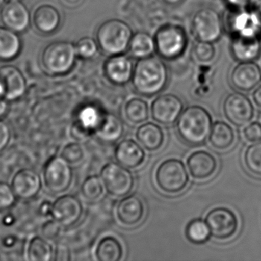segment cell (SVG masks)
Wrapping results in <instances>:
<instances>
[{"label":"cell","instance_id":"6da1fadb","mask_svg":"<svg viewBox=\"0 0 261 261\" xmlns=\"http://www.w3.org/2000/svg\"><path fill=\"white\" fill-rule=\"evenodd\" d=\"M169 81L167 66L155 56L138 59L134 65L132 85L137 94L151 97L164 90Z\"/></svg>","mask_w":261,"mask_h":261},{"label":"cell","instance_id":"7a4b0ae2","mask_svg":"<svg viewBox=\"0 0 261 261\" xmlns=\"http://www.w3.org/2000/svg\"><path fill=\"white\" fill-rule=\"evenodd\" d=\"M213 121L207 110L198 105H192L183 110L176 121L178 137L186 144L199 146L210 135Z\"/></svg>","mask_w":261,"mask_h":261},{"label":"cell","instance_id":"3957f363","mask_svg":"<svg viewBox=\"0 0 261 261\" xmlns=\"http://www.w3.org/2000/svg\"><path fill=\"white\" fill-rule=\"evenodd\" d=\"M133 35L132 29L124 21L111 19L99 25L96 40L103 53L116 56L127 51Z\"/></svg>","mask_w":261,"mask_h":261},{"label":"cell","instance_id":"277c9868","mask_svg":"<svg viewBox=\"0 0 261 261\" xmlns=\"http://www.w3.org/2000/svg\"><path fill=\"white\" fill-rule=\"evenodd\" d=\"M77 57L75 45L72 42L57 41L44 48L41 55V63L47 72L60 75L72 69Z\"/></svg>","mask_w":261,"mask_h":261},{"label":"cell","instance_id":"5b68a950","mask_svg":"<svg viewBox=\"0 0 261 261\" xmlns=\"http://www.w3.org/2000/svg\"><path fill=\"white\" fill-rule=\"evenodd\" d=\"M155 181L162 192L169 195H176L184 191L189 185V172L181 160L167 159L157 166Z\"/></svg>","mask_w":261,"mask_h":261},{"label":"cell","instance_id":"8992f818","mask_svg":"<svg viewBox=\"0 0 261 261\" xmlns=\"http://www.w3.org/2000/svg\"><path fill=\"white\" fill-rule=\"evenodd\" d=\"M155 51L162 59L175 60L181 57L188 45V37L184 29L174 24L160 27L155 36Z\"/></svg>","mask_w":261,"mask_h":261},{"label":"cell","instance_id":"52a82bcc","mask_svg":"<svg viewBox=\"0 0 261 261\" xmlns=\"http://www.w3.org/2000/svg\"><path fill=\"white\" fill-rule=\"evenodd\" d=\"M100 178L110 195L123 198L130 194L135 186L131 171L119 163H110L100 171Z\"/></svg>","mask_w":261,"mask_h":261},{"label":"cell","instance_id":"ba28073f","mask_svg":"<svg viewBox=\"0 0 261 261\" xmlns=\"http://www.w3.org/2000/svg\"><path fill=\"white\" fill-rule=\"evenodd\" d=\"M191 27L197 40L212 43L221 39L224 30L221 16L212 8L201 9L197 11L192 17Z\"/></svg>","mask_w":261,"mask_h":261},{"label":"cell","instance_id":"9c48e42d","mask_svg":"<svg viewBox=\"0 0 261 261\" xmlns=\"http://www.w3.org/2000/svg\"><path fill=\"white\" fill-rule=\"evenodd\" d=\"M204 221L208 226L211 236L218 241L233 238L239 227L236 214L225 207H217L209 211Z\"/></svg>","mask_w":261,"mask_h":261},{"label":"cell","instance_id":"30bf717a","mask_svg":"<svg viewBox=\"0 0 261 261\" xmlns=\"http://www.w3.org/2000/svg\"><path fill=\"white\" fill-rule=\"evenodd\" d=\"M43 179L47 189L54 194L66 192L73 180V171L62 156H54L48 160L43 172Z\"/></svg>","mask_w":261,"mask_h":261},{"label":"cell","instance_id":"8fae6325","mask_svg":"<svg viewBox=\"0 0 261 261\" xmlns=\"http://www.w3.org/2000/svg\"><path fill=\"white\" fill-rule=\"evenodd\" d=\"M224 117L233 126L242 127L248 124L254 117V108L251 100L242 93L229 94L223 102Z\"/></svg>","mask_w":261,"mask_h":261},{"label":"cell","instance_id":"7c38bea8","mask_svg":"<svg viewBox=\"0 0 261 261\" xmlns=\"http://www.w3.org/2000/svg\"><path fill=\"white\" fill-rule=\"evenodd\" d=\"M184 110V103L178 96L172 94L158 96L151 105V116L156 123L171 126L178 120Z\"/></svg>","mask_w":261,"mask_h":261},{"label":"cell","instance_id":"4fadbf2b","mask_svg":"<svg viewBox=\"0 0 261 261\" xmlns=\"http://www.w3.org/2000/svg\"><path fill=\"white\" fill-rule=\"evenodd\" d=\"M83 213L82 202L74 195L59 197L48 208L53 219L63 226H71L80 220Z\"/></svg>","mask_w":261,"mask_h":261},{"label":"cell","instance_id":"5bb4252c","mask_svg":"<svg viewBox=\"0 0 261 261\" xmlns=\"http://www.w3.org/2000/svg\"><path fill=\"white\" fill-rule=\"evenodd\" d=\"M0 19L4 27L17 33H23L30 27L32 16L20 0L8 1L0 10Z\"/></svg>","mask_w":261,"mask_h":261},{"label":"cell","instance_id":"9a60e30c","mask_svg":"<svg viewBox=\"0 0 261 261\" xmlns=\"http://www.w3.org/2000/svg\"><path fill=\"white\" fill-rule=\"evenodd\" d=\"M232 86L240 91L250 92L261 82V68L253 62H239L230 74Z\"/></svg>","mask_w":261,"mask_h":261},{"label":"cell","instance_id":"2e32d148","mask_svg":"<svg viewBox=\"0 0 261 261\" xmlns=\"http://www.w3.org/2000/svg\"><path fill=\"white\" fill-rule=\"evenodd\" d=\"M134 65L131 57L126 55L111 56L105 62V74L111 83L122 86L132 80Z\"/></svg>","mask_w":261,"mask_h":261},{"label":"cell","instance_id":"e0dca14e","mask_svg":"<svg viewBox=\"0 0 261 261\" xmlns=\"http://www.w3.org/2000/svg\"><path fill=\"white\" fill-rule=\"evenodd\" d=\"M40 175L33 169H21L12 180V188L17 198L30 200L34 198L42 189Z\"/></svg>","mask_w":261,"mask_h":261},{"label":"cell","instance_id":"ac0fdd59","mask_svg":"<svg viewBox=\"0 0 261 261\" xmlns=\"http://www.w3.org/2000/svg\"><path fill=\"white\" fill-rule=\"evenodd\" d=\"M117 219L123 225L133 227L141 222L145 215L143 200L138 195L123 197L116 210Z\"/></svg>","mask_w":261,"mask_h":261},{"label":"cell","instance_id":"d6986e66","mask_svg":"<svg viewBox=\"0 0 261 261\" xmlns=\"http://www.w3.org/2000/svg\"><path fill=\"white\" fill-rule=\"evenodd\" d=\"M259 18L247 9L233 10L227 16V25L234 36H257Z\"/></svg>","mask_w":261,"mask_h":261},{"label":"cell","instance_id":"ffe728a7","mask_svg":"<svg viewBox=\"0 0 261 261\" xmlns=\"http://www.w3.org/2000/svg\"><path fill=\"white\" fill-rule=\"evenodd\" d=\"M188 169L191 176L196 180L211 178L216 172L218 162L211 152L198 150L192 152L187 159Z\"/></svg>","mask_w":261,"mask_h":261},{"label":"cell","instance_id":"44dd1931","mask_svg":"<svg viewBox=\"0 0 261 261\" xmlns=\"http://www.w3.org/2000/svg\"><path fill=\"white\" fill-rule=\"evenodd\" d=\"M114 156L117 163L129 169L140 167L146 160V152L133 139L121 140L116 146Z\"/></svg>","mask_w":261,"mask_h":261},{"label":"cell","instance_id":"7402d4cb","mask_svg":"<svg viewBox=\"0 0 261 261\" xmlns=\"http://www.w3.org/2000/svg\"><path fill=\"white\" fill-rule=\"evenodd\" d=\"M0 82L4 89V98L16 100L20 98L27 90V82L20 71L12 65L0 68Z\"/></svg>","mask_w":261,"mask_h":261},{"label":"cell","instance_id":"603a6c76","mask_svg":"<svg viewBox=\"0 0 261 261\" xmlns=\"http://www.w3.org/2000/svg\"><path fill=\"white\" fill-rule=\"evenodd\" d=\"M32 21L38 32L44 35L51 34L60 27V13L53 6L43 4L35 10Z\"/></svg>","mask_w":261,"mask_h":261},{"label":"cell","instance_id":"cb8c5ba5","mask_svg":"<svg viewBox=\"0 0 261 261\" xmlns=\"http://www.w3.org/2000/svg\"><path fill=\"white\" fill-rule=\"evenodd\" d=\"M230 50L235 60L253 62L260 54L261 45L257 36H234Z\"/></svg>","mask_w":261,"mask_h":261},{"label":"cell","instance_id":"d4e9b609","mask_svg":"<svg viewBox=\"0 0 261 261\" xmlns=\"http://www.w3.org/2000/svg\"><path fill=\"white\" fill-rule=\"evenodd\" d=\"M136 138L140 144L149 152H155L163 147L165 134L160 125L152 122L143 123L137 128Z\"/></svg>","mask_w":261,"mask_h":261},{"label":"cell","instance_id":"484cf974","mask_svg":"<svg viewBox=\"0 0 261 261\" xmlns=\"http://www.w3.org/2000/svg\"><path fill=\"white\" fill-rule=\"evenodd\" d=\"M123 120L114 114H103L94 134L99 140L105 143H116L124 134Z\"/></svg>","mask_w":261,"mask_h":261},{"label":"cell","instance_id":"4316f807","mask_svg":"<svg viewBox=\"0 0 261 261\" xmlns=\"http://www.w3.org/2000/svg\"><path fill=\"white\" fill-rule=\"evenodd\" d=\"M208 141L213 149L218 151L227 150L234 143V130L226 122H215L211 129Z\"/></svg>","mask_w":261,"mask_h":261},{"label":"cell","instance_id":"83f0119b","mask_svg":"<svg viewBox=\"0 0 261 261\" xmlns=\"http://www.w3.org/2000/svg\"><path fill=\"white\" fill-rule=\"evenodd\" d=\"M18 34L7 27H0V60L11 61L19 56L22 42Z\"/></svg>","mask_w":261,"mask_h":261},{"label":"cell","instance_id":"f1b7e54d","mask_svg":"<svg viewBox=\"0 0 261 261\" xmlns=\"http://www.w3.org/2000/svg\"><path fill=\"white\" fill-rule=\"evenodd\" d=\"M128 51L131 57L137 60L153 56L155 51V39L149 33H135L131 38Z\"/></svg>","mask_w":261,"mask_h":261},{"label":"cell","instance_id":"f546056e","mask_svg":"<svg viewBox=\"0 0 261 261\" xmlns=\"http://www.w3.org/2000/svg\"><path fill=\"white\" fill-rule=\"evenodd\" d=\"M123 255L121 243L113 236L102 238L96 248L95 256L99 261H120Z\"/></svg>","mask_w":261,"mask_h":261},{"label":"cell","instance_id":"4dcf8cb0","mask_svg":"<svg viewBox=\"0 0 261 261\" xmlns=\"http://www.w3.org/2000/svg\"><path fill=\"white\" fill-rule=\"evenodd\" d=\"M123 113L129 123L134 125L142 124L149 119V105L143 99L134 97L126 102Z\"/></svg>","mask_w":261,"mask_h":261},{"label":"cell","instance_id":"1f68e13d","mask_svg":"<svg viewBox=\"0 0 261 261\" xmlns=\"http://www.w3.org/2000/svg\"><path fill=\"white\" fill-rule=\"evenodd\" d=\"M54 256L53 246L43 237H35L30 241L28 258L32 261H51Z\"/></svg>","mask_w":261,"mask_h":261},{"label":"cell","instance_id":"d6a6232c","mask_svg":"<svg viewBox=\"0 0 261 261\" xmlns=\"http://www.w3.org/2000/svg\"><path fill=\"white\" fill-rule=\"evenodd\" d=\"M186 236L192 244H202L210 238V230L205 221L197 218L191 221L186 226Z\"/></svg>","mask_w":261,"mask_h":261},{"label":"cell","instance_id":"836d02e7","mask_svg":"<svg viewBox=\"0 0 261 261\" xmlns=\"http://www.w3.org/2000/svg\"><path fill=\"white\" fill-rule=\"evenodd\" d=\"M243 161L249 172L261 176V141L247 146L244 152Z\"/></svg>","mask_w":261,"mask_h":261},{"label":"cell","instance_id":"e575fe53","mask_svg":"<svg viewBox=\"0 0 261 261\" xmlns=\"http://www.w3.org/2000/svg\"><path fill=\"white\" fill-rule=\"evenodd\" d=\"M105 185L100 177L91 175L88 177L82 186V195L88 201H95L103 195Z\"/></svg>","mask_w":261,"mask_h":261},{"label":"cell","instance_id":"d590c367","mask_svg":"<svg viewBox=\"0 0 261 261\" xmlns=\"http://www.w3.org/2000/svg\"><path fill=\"white\" fill-rule=\"evenodd\" d=\"M103 114L96 107L89 105L80 111L77 121L91 132L94 133L101 120Z\"/></svg>","mask_w":261,"mask_h":261},{"label":"cell","instance_id":"8d00e7d4","mask_svg":"<svg viewBox=\"0 0 261 261\" xmlns=\"http://www.w3.org/2000/svg\"><path fill=\"white\" fill-rule=\"evenodd\" d=\"M85 150L79 143L67 144L61 152V156L71 166L80 164L85 159Z\"/></svg>","mask_w":261,"mask_h":261},{"label":"cell","instance_id":"74e56055","mask_svg":"<svg viewBox=\"0 0 261 261\" xmlns=\"http://www.w3.org/2000/svg\"><path fill=\"white\" fill-rule=\"evenodd\" d=\"M98 48L97 40L91 37L82 38L75 44L77 56L84 59L94 58L97 55Z\"/></svg>","mask_w":261,"mask_h":261},{"label":"cell","instance_id":"f35d334b","mask_svg":"<svg viewBox=\"0 0 261 261\" xmlns=\"http://www.w3.org/2000/svg\"><path fill=\"white\" fill-rule=\"evenodd\" d=\"M195 59L201 62H211L215 56V48L212 42L198 41L193 48Z\"/></svg>","mask_w":261,"mask_h":261},{"label":"cell","instance_id":"ab89813d","mask_svg":"<svg viewBox=\"0 0 261 261\" xmlns=\"http://www.w3.org/2000/svg\"><path fill=\"white\" fill-rule=\"evenodd\" d=\"M16 194L11 186L0 181V212L10 208L16 201Z\"/></svg>","mask_w":261,"mask_h":261},{"label":"cell","instance_id":"60d3db41","mask_svg":"<svg viewBox=\"0 0 261 261\" xmlns=\"http://www.w3.org/2000/svg\"><path fill=\"white\" fill-rule=\"evenodd\" d=\"M243 135L244 139L250 143L261 141V123L253 122L247 125L243 130Z\"/></svg>","mask_w":261,"mask_h":261},{"label":"cell","instance_id":"b9f144b4","mask_svg":"<svg viewBox=\"0 0 261 261\" xmlns=\"http://www.w3.org/2000/svg\"><path fill=\"white\" fill-rule=\"evenodd\" d=\"M61 225L56 220L47 221L42 227V236L46 240L56 239L60 233Z\"/></svg>","mask_w":261,"mask_h":261},{"label":"cell","instance_id":"7bdbcfd3","mask_svg":"<svg viewBox=\"0 0 261 261\" xmlns=\"http://www.w3.org/2000/svg\"><path fill=\"white\" fill-rule=\"evenodd\" d=\"M93 134L89 129H87L83 125L81 124L79 121L74 122L71 126V135L77 141H82L86 140L89 136Z\"/></svg>","mask_w":261,"mask_h":261},{"label":"cell","instance_id":"ee69618b","mask_svg":"<svg viewBox=\"0 0 261 261\" xmlns=\"http://www.w3.org/2000/svg\"><path fill=\"white\" fill-rule=\"evenodd\" d=\"M11 140V131L8 125L0 120V152L8 146Z\"/></svg>","mask_w":261,"mask_h":261},{"label":"cell","instance_id":"f6af8a7d","mask_svg":"<svg viewBox=\"0 0 261 261\" xmlns=\"http://www.w3.org/2000/svg\"><path fill=\"white\" fill-rule=\"evenodd\" d=\"M232 10H244L248 9L253 0H226Z\"/></svg>","mask_w":261,"mask_h":261},{"label":"cell","instance_id":"bcb514c9","mask_svg":"<svg viewBox=\"0 0 261 261\" xmlns=\"http://www.w3.org/2000/svg\"><path fill=\"white\" fill-rule=\"evenodd\" d=\"M53 259L56 260H68L70 259V254L68 253V250L67 247H62V246H59L56 248V253L54 254Z\"/></svg>","mask_w":261,"mask_h":261},{"label":"cell","instance_id":"7dc6e473","mask_svg":"<svg viewBox=\"0 0 261 261\" xmlns=\"http://www.w3.org/2000/svg\"><path fill=\"white\" fill-rule=\"evenodd\" d=\"M253 100L256 106L261 108V85L255 88L253 93Z\"/></svg>","mask_w":261,"mask_h":261},{"label":"cell","instance_id":"c3c4849f","mask_svg":"<svg viewBox=\"0 0 261 261\" xmlns=\"http://www.w3.org/2000/svg\"><path fill=\"white\" fill-rule=\"evenodd\" d=\"M8 111V103L7 102V99H4L3 97H0V120H2Z\"/></svg>","mask_w":261,"mask_h":261},{"label":"cell","instance_id":"681fc988","mask_svg":"<svg viewBox=\"0 0 261 261\" xmlns=\"http://www.w3.org/2000/svg\"><path fill=\"white\" fill-rule=\"evenodd\" d=\"M163 1L170 5H176V4H179L181 0H163Z\"/></svg>","mask_w":261,"mask_h":261},{"label":"cell","instance_id":"f907efd6","mask_svg":"<svg viewBox=\"0 0 261 261\" xmlns=\"http://www.w3.org/2000/svg\"><path fill=\"white\" fill-rule=\"evenodd\" d=\"M0 97H4V89L1 82H0Z\"/></svg>","mask_w":261,"mask_h":261},{"label":"cell","instance_id":"816d5d0a","mask_svg":"<svg viewBox=\"0 0 261 261\" xmlns=\"http://www.w3.org/2000/svg\"><path fill=\"white\" fill-rule=\"evenodd\" d=\"M6 4V0H0V10H1V9L3 8V7H4V4Z\"/></svg>","mask_w":261,"mask_h":261},{"label":"cell","instance_id":"f5cc1de1","mask_svg":"<svg viewBox=\"0 0 261 261\" xmlns=\"http://www.w3.org/2000/svg\"><path fill=\"white\" fill-rule=\"evenodd\" d=\"M8 1H18V0H8Z\"/></svg>","mask_w":261,"mask_h":261}]
</instances>
